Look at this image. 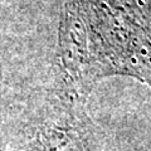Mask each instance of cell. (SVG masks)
I'll return each instance as SVG.
<instances>
[{"instance_id":"3957f363","label":"cell","mask_w":151,"mask_h":151,"mask_svg":"<svg viewBox=\"0 0 151 151\" xmlns=\"http://www.w3.org/2000/svg\"><path fill=\"white\" fill-rule=\"evenodd\" d=\"M105 1L126 9L146 24L151 25V0H105Z\"/></svg>"},{"instance_id":"6da1fadb","label":"cell","mask_w":151,"mask_h":151,"mask_svg":"<svg viewBox=\"0 0 151 151\" xmlns=\"http://www.w3.org/2000/svg\"><path fill=\"white\" fill-rule=\"evenodd\" d=\"M112 76L151 88V25L105 0H65L55 87L86 101L101 79Z\"/></svg>"},{"instance_id":"277c9868","label":"cell","mask_w":151,"mask_h":151,"mask_svg":"<svg viewBox=\"0 0 151 151\" xmlns=\"http://www.w3.org/2000/svg\"><path fill=\"white\" fill-rule=\"evenodd\" d=\"M5 146H6V144H5V140H4L1 136H0V151H5Z\"/></svg>"},{"instance_id":"7a4b0ae2","label":"cell","mask_w":151,"mask_h":151,"mask_svg":"<svg viewBox=\"0 0 151 151\" xmlns=\"http://www.w3.org/2000/svg\"><path fill=\"white\" fill-rule=\"evenodd\" d=\"M86 101L54 88L25 129L27 151H91Z\"/></svg>"}]
</instances>
